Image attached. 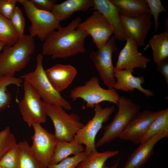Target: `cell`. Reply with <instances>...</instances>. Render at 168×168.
I'll return each instance as SVG.
<instances>
[{
  "label": "cell",
  "mask_w": 168,
  "mask_h": 168,
  "mask_svg": "<svg viewBox=\"0 0 168 168\" xmlns=\"http://www.w3.org/2000/svg\"><path fill=\"white\" fill-rule=\"evenodd\" d=\"M81 21L77 17L50 34L42 45L43 55L51 56L54 59L65 58L85 52L84 42L89 35L77 29Z\"/></svg>",
  "instance_id": "obj_1"
},
{
  "label": "cell",
  "mask_w": 168,
  "mask_h": 168,
  "mask_svg": "<svg viewBox=\"0 0 168 168\" xmlns=\"http://www.w3.org/2000/svg\"><path fill=\"white\" fill-rule=\"evenodd\" d=\"M35 48L34 37L24 35L11 46H6L0 54V76H14L28 64Z\"/></svg>",
  "instance_id": "obj_2"
},
{
  "label": "cell",
  "mask_w": 168,
  "mask_h": 168,
  "mask_svg": "<svg viewBox=\"0 0 168 168\" xmlns=\"http://www.w3.org/2000/svg\"><path fill=\"white\" fill-rule=\"evenodd\" d=\"M43 56L41 53L36 57L37 64L33 72L24 74L20 78L29 83L35 89L43 101L52 105H59L64 109L71 110L72 106L53 87L45 72L42 64Z\"/></svg>",
  "instance_id": "obj_3"
},
{
  "label": "cell",
  "mask_w": 168,
  "mask_h": 168,
  "mask_svg": "<svg viewBox=\"0 0 168 168\" xmlns=\"http://www.w3.org/2000/svg\"><path fill=\"white\" fill-rule=\"evenodd\" d=\"M117 105L118 111L112 121L104 128L102 136L95 143L96 148L119 138L128 124L140 112L139 105L124 96L120 97Z\"/></svg>",
  "instance_id": "obj_4"
},
{
  "label": "cell",
  "mask_w": 168,
  "mask_h": 168,
  "mask_svg": "<svg viewBox=\"0 0 168 168\" xmlns=\"http://www.w3.org/2000/svg\"><path fill=\"white\" fill-rule=\"evenodd\" d=\"M47 116L51 120L54 128V134L58 141L70 142L84 124L76 114H68L61 106L43 101Z\"/></svg>",
  "instance_id": "obj_5"
},
{
  "label": "cell",
  "mask_w": 168,
  "mask_h": 168,
  "mask_svg": "<svg viewBox=\"0 0 168 168\" xmlns=\"http://www.w3.org/2000/svg\"><path fill=\"white\" fill-rule=\"evenodd\" d=\"M70 96L73 102L78 98L82 99L86 103V106L90 108H94L103 101H109L117 105L120 97L114 89H105L101 87L95 76L92 77L84 85L72 89Z\"/></svg>",
  "instance_id": "obj_6"
},
{
  "label": "cell",
  "mask_w": 168,
  "mask_h": 168,
  "mask_svg": "<svg viewBox=\"0 0 168 168\" xmlns=\"http://www.w3.org/2000/svg\"><path fill=\"white\" fill-rule=\"evenodd\" d=\"M17 2L22 5L31 22L29 30L32 37L37 36L41 41H44L50 34L62 27L51 12L37 8L30 0H17Z\"/></svg>",
  "instance_id": "obj_7"
},
{
  "label": "cell",
  "mask_w": 168,
  "mask_h": 168,
  "mask_svg": "<svg viewBox=\"0 0 168 168\" xmlns=\"http://www.w3.org/2000/svg\"><path fill=\"white\" fill-rule=\"evenodd\" d=\"M93 117L80 129L74 137L80 144L85 145V152L87 155L97 151L95 146V139L102 124L106 122L114 112L115 107L114 105L103 108L100 104L94 108Z\"/></svg>",
  "instance_id": "obj_8"
},
{
  "label": "cell",
  "mask_w": 168,
  "mask_h": 168,
  "mask_svg": "<svg viewBox=\"0 0 168 168\" xmlns=\"http://www.w3.org/2000/svg\"><path fill=\"white\" fill-rule=\"evenodd\" d=\"M24 94L19 103V107L24 121L29 127L35 124L44 123L46 120V113L44 104L32 86L24 81Z\"/></svg>",
  "instance_id": "obj_9"
},
{
  "label": "cell",
  "mask_w": 168,
  "mask_h": 168,
  "mask_svg": "<svg viewBox=\"0 0 168 168\" xmlns=\"http://www.w3.org/2000/svg\"><path fill=\"white\" fill-rule=\"evenodd\" d=\"M115 40L114 36L110 37L103 47L91 51L89 55L101 80L108 89L114 88L116 82L112 60L113 54L117 49Z\"/></svg>",
  "instance_id": "obj_10"
},
{
  "label": "cell",
  "mask_w": 168,
  "mask_h": 168,
  "mask_svg": "<svg viewBox=\"0 0 168 168\" xmlns=\"http://www.w3.org/2000/svg\"><path fill=\"white\" fill-rule=\"evenodd\" d=\"M31 150L37 158L47 168L54 154L57 140L40 124H34Z\"/></svg>",
  "instance_id": "obj_11"
},
{
  "label": "cell",
  "mask_w": 168,
  "mask_h": 168,
  "mask_svg": "<svg viewBox=\"0 0 168 168\" xmlns=\"http://www.w3.org/2000/svg\"><path fill=\"white\" fill-rule=\"evenodd\" d=\"M77 29L90 35L98 49L103 47L113 34L112 26L104 16L94 10L92 14L81 22Z\"/></svg>",
  "instance_id": "obj_12"
},
{
  "label": "cell",
  "mask_w": 168,
  "mask_h": 168,
  "mask_svg": "<svg viewBox=\"0 0 168 168\" xmlns=\"http://www.w3.org/2000/svg\"><path fill=\"white\" fill-rule=\"evenodd\" d=\"M119 18L127 39H131L138 47L144 46L152 25L150 14L149 12L133 17L119 15Z\"/></svg>",
  "instance_id": "obj_13"
},
{
  "label": "cell",
  "mask_w": 168,
  "mask_h": 168,
  "mask_svg": "<svg viewBox=\"0 0 168 168\" xmlns=\"http://www.w3.org/2000/svg\"><path fill=\"white\" fill-rule=\"evenodd\" d=\"M163 110L152 111L145 110L140 112L128 124L119 138L130 141L135 144H140L151 123L162 112Z\"/></svg>",
  "instance_id": "obj_14"
},
{
  "label": "cell",
  "mask_w": 168,
  "mask_h": 168,
  "mask_svg": "<svg viewBox=\"0 0 168 168\" xmlns=\"http://www.w3.org/2000/svg\"><path fill=\"white\" fill-rule=\"evenodd\" d=\"M126 41L119 53L114 70H125L133 74L135 68L146 69L150 61V58L139 52L138 46L131 39L127 38Z\"/></svg>",
  "instance_id": "obj_15"
},
{
  "label": "cell",
  "mask_w": 168,
  "mask_h": 168,
  "mask_svg": "<svg viewBox=\"0 0 168 168\" xmlns=\"http://www.w3.org/2000/svg\"><path fill=\"white\" fill-rule=\"evenodd\" d=\"M168 136V131H164L140 143L129 156L123 168H141L153 154L156 144L161 139Z\"/></svg>",
  "instance_id": "obj_16"
},
{
  "label": "cell",
  "mask_w": 168,
  "mask_h": 168,
  "mask_svg": "<svg viewBox=\"0 0 168 168\" xmlns=\"http://www.w3.org/2000/svg\"><path fill=\"white\" fill-rule=\"evenodd\" d=\"M93 6L91 10L100 12L105 17L112 27L115 39L121 41L127 38L121 25L118 7L110 0H93Z\"/></svg>",
  "instance_id": "obj_17"
},
{
  "label": "cell",
  "mask_w": 168,
  "mask_h": 168,
  "mask_svg": "<svg viewBox=\"0 0 168 168\" xmlns=\"http://www.w3.org/2000/svg\"><path fill=\"white\" fill-rule=\"evenodd\" d=\"M45 72L53 87L60 92L72 83L77 71L71 65L57 64L46 69Z\"/></svg>",
  "instance_id": "obj_18"
},
{
  "label": "cell",
  "mask_w": 168,
  "mask_h": 168,
  "mask_svg": "<svg viewBox=\"0 0 168 168\" xmlns=\"http://www.w3.org/2000/svg\"><path fill=\"white\" fill-rule=\"evenodd\" d=\"M114 77L116 82L114 88L116 90L133 91L135 89H137L147 97L154 96L152 91L142 86V85L145 83V79L142 76L135 77L131 72L123 70H114Z\"/></svg>",
  "instance_id": "obj_19"
},
{
  "label": "cell",
  "mask_w": 168,
  "mask_h": 168,
  "mask_svg": "<svg viewBox=\"0 0 168 168\" xmlns=\"http://www.w3.org/2000/svg\"><path fill=\"white\" fill-rule=\"evenodd\" d=\"M93 6V0H67L54 4L51 12L58 21H65L74 12L86 11Z\"/></svg>",
  "instance_id": "obj_20"
},
{
  "label": "cell",
  "mask_w": 168,
  "mask_h": 168,
  "mask_svg": "<svg viewBox=\"0 0 168 168\" xmlns=\"http://www.w3.org/2000/svg\"><path fill=\"white\" fill-rule=\"evenodd\" d=\"M117 6L119 15L125 17H133L149 12V9L145 0H110Z\"/></svg>",
  "instance_id": "obj_21"
},
{
  "label": "cell",
  "mask_w": 168,
  "mask_h": 168,
  "mask_svg": "<svg viewBox=\"0 0 168 168\" xmlns=\"http://www.w3.org/2000/svg\"><path fill=\"white\" fill-rule=\"evenodd\" d=\"M85 151L82 145L75 139L70 142L58 141L50 164H57L71 155H77Z\"/></svg>",
  "instance_id": "obj_22"
},
{
  "label": "cell",
  "mask_w": 168,
  "mask_h": 168,
  "mask_svg": "<svg viewBox=\"0 0 168 168\" xmlns=\"http://www.w3.org/2000/svg\"><path fill=\"white\" fill-rule=\"evenodd\" d=\"M154 61L157 63L168 58V31L154 35L150 40Z\"/></svg>",
  "instance_id": "obj_23"
},
{
  "label": "cell",
  "mask_w": 168,
  "mask_h": 168,
  "mask_svg": "<svg viewBox=\"0 0 168 168\" xmlns=\"http://www.w3.org/2000/svg\"><path fill=\"white\" fill-rule=\"evenodd\" d=\"M18 144L20 151L18 168H46L34 155L27 141H21Z\"/></svg>",
  "instance_id": "obj_24"
},
{
  "label": "cell",
  "mask_w": 168,
  "mask_h": 168,
  "mask_svg": "<svg viewBox=\"0 0 168 168\" xmlns=\"http://www.w3.org/2000/svg\"><path fill=\"white\" fill-rule=\"evenodd\" d=\"M119 153L118 151L92 152L87 155L76 168H102L108 159Z\"/></svg>",
  "instance_id": "obj_25"
},
{
  "label": "cell",
  "mask_w": 168,
  "mask_h": 168,
  "mask_svg": "<svg viewBox=\"0 0 168 168\" xmlns=\"http://www.w3.org/2000/svg\"><path fill=\"white\" fill-rule=\"evenodd\" d=\"M22 83L21 78L0 76V113L9 105L11 101V96L7 87L11 85L19 86Z\"/></svg>",
  "instance_id": "obj_26"
},
{
  "label": "cell",
  "mask_w": 168,
  "mask_h": 168,
  "mask_svg": "<svg viewBox=\"0 0 168 168\" xmlns=\"http://www.w3.org/2000/svg\"><path fill=\"white\" fill-rule=\"evenodd\" d=\"M19 38L10 20L0 13V41L5 46H11L15 44Z\"/></svg>",
  "instance_id": "obj_27"
},
{
  "label": "cell",
  "mask_w": 168,
  "mask_h": 168,
  "mask_svg": "<svg viewBox=\"0 0 168 168\" xmlns=\"http://www.w3.org/2000/svg\"><path fill=\"white\" fill-rule=\"evenodd\" d=\"M164 131H168V108L163 109L162 112L151 123L140 143L144 142L156 134Z\"/></svg>",
  "instance_id": "obj_28"
},
{
  "label": "cell",
  "mask_w": 168,
  "mask_h": 168,
  "mask_svg": "<svg viewBox=\"0 0 168 168\" xmlns=\"http://www.w3.org/2000/svg\"><path fill=\"white\" fill-rule=\"evenodd\" d=\"M20 158L19 148L17 143L4 155L0 160V166L3 168H18Z\"/></svg>",
  "instance_id": "obj_29"
},
{
  "label": "cell",
  "mask_w": 168,
  "mask_h": 168,
  "mask_svg": "<svg viewBox=\"0 0 168 168\" xmlns=\"http://www.w3.org/2000/svg\"><path fill=\"white\" fill-rule=\"evenodd\" d=\"M17 142L14 135L11 132L10 128L7 126L0 132V160Z\"/></svg>",
  "instance_id": "obj_30"
},
{
  "label": "cell",
  "mask_w": 168,
  "mask_h": 168,
  "mask_svg": "<svg viewBox=\"0 0 168 168\" xmlns=\"http://www.w3.org/2000/svg\"><path fill=\"white\" fill-rule=\"evenodd\" d=\"M87 155L85 151L72 157H67L55 164H49L47 168H76Z\"/></svg>",
  "instance_id": "obj_31"
},
{
  "label": "cell",
  "mask_w": 168,
  "mask_h": 168,
  "mask_svg": "<svg viewBox=\"0 0 168 168\" xmlns=\"http://www.w3.org/2000/svg\"><path fill=\"white\" fill-rule=\"evenodd\" d=\"M149 9V13L152 15L154 20V30L155 32L159 29V16L161 12H167L161 0H145Z\"/></svg>",
  "instance_id": "obj_32"
},
{
  "label": "cell",
  "mask_w": 168,
  "mask_h": 168,
  "mask_svg": "<svg viewBox=\"0 0 168 168\" xmlns=\"http://www.w3.org/2000/svg\"><path fill=\"white\" fill-rule=\"evenodd\" d=\"M10 20L19 38L22 37L24 35L25 20L19 7L16 6Z\"/></svg>",
  "instance_id": "obj_33"
},
{
  "label": "cell",
  "mask_w": 168,
  "mask_h": 168,
  "mask_svg": "<svg viewBox=\"0 0 168 168\" xmlns=\"http://www.w3.org/2000/svg\"><path fill=\"white\" fill-rule=\"evenodd\" d=\"M17 0H0V13L10 19L16 7Z\"/></svg>",
  "instance_id": "obj_34"
},
{
  "label": "cell",
  "mask_w": 168,
  "mask_h": 168,
  "mask_svg": "<svg viewBox=\"0 0 168 168\" xmlns=\"http://www.w3.org/2000/svg\"><path fill=\"white\" fill-rule=\"evenodd\" d=\"M37 8L48 12H51L53 6L56 2L55 0H30Z\"/></svg>",
  "instance_id": "obj_35"
},
{
  "label": "cell",
  "mask_w": 168,
  "mask_h": 168,
  "mask_svg": "<svg viewBox=\"0 0 168 168\" xmlns=\"http://www.w3.org/2000/svg\"><path fill=\"white\" fill-rule=\"evenodd\" d=\"M157 64V70L164 76L166 84H168V58H166Z\"/></svg>",
  "instance_id": "obj_36"
},
{
  "label": "cell",
  "mask_w": 168,
  "mask_h": 168,
  "mask_svg": "<svg viewBox=\"0 0 168 168\" xmlns=\"http://www.w3.org/2000/svg\"><path fill=\"white\" fill-rule=\"evenodd\" d=\"M120 159H118L115 164L111 166H108L105 164L102 168H118L119 162Z\"/></svg>",
  "instance_id": "obj_37"
},
{
  "label": "cell",
  "mask_w": 168,
  "mask_h": 168,
  "mask_svg": "<svg viewBox=\"0 0 168 168\" xmlns=\"http://www.w3.org/2000/svg\"><path fill=\"white\" fill-rule=\"evenodd\" d=\"M5 46V44L2 41H0V51Z\"/></svg>",
  "instance_id": "obj_38"
},
{
  "label": "cell",
  "mask_w": 168,
  "mask_h": 168,
  "mask_svg": "<svg viewBox=\"0 0 168 168\" xmlns=\"http://www.w3.org/2000/svg\"><path fill=\"white\" fill-rule=\"evenodd\" d=\"M0 168H3L0 166Z\"/></svg>",
  "instance_id": "obj_39"
}]
</instances>
